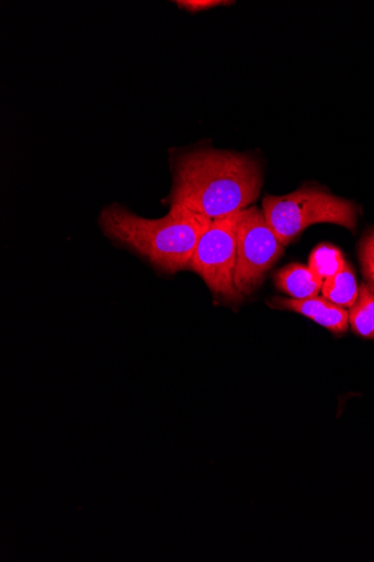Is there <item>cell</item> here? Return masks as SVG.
I'll list each match as a JSON object with an SVG mask.
<instances>
[{"label": "cell", "instance_id": "cell-1", "mask_svg": "<svg viewBox=\"0 0 374 562\" xmlns=\"http://www.w3.org/2000/svg\"><path fill=\"white\" fill-rule=\"evenodd\" d=\"M262 169L249 155L202 147L177 158L171 207L209 220L251 206L262 187Z\"/></svg>", "mask_w": 374, "mask_h": 562}, {"label": "cell", "instance_id": "cell-2", "mask_svg": "<svg viewBox=\"0 0 374 562\" xmlns=\"http://www.w3.org/2000/svg\"><path fill=\"white\" fill-rule=\"evenodd\" d=\"M212 222L178 206L162 218L147 220L118 203L110 204L99 216L106 237L167 274L190 268L197 243Z\"/></svg>", "mask_w": 374, "mask_h": 562}, {"label": "cell", "instance_id": "cell-3", "mask_svg": "<svg viewBox=\"0 0 374 562\" xmlns=\"http://www.w3.org/2000/svg\"><path fill=\"white\" fill-rule=\"evenodd\" d=\"M262 212L285 247L314 224H336L354 232L359 217L354 202L311 187L285 195H267Z\"/></svg>", "mask_w": 374, "mask_h": 562}, {"label": "cell", "instance_id": "cell-4", "mask_svg": "<svg viewBox=\"0 0 374 562\" xmlns=\"http://www.w3.org/2000/svg\"><path fill=\"white\" fill-rule=\"evenodd\" d=\"M241 212L213 220L201 236L190 268L199 274L219 300L241 301L236 285L237 232Z\"/></svg>", "mask_w": 374, "mask_h": 562}, {"label": "cell", "instance_id": "cell-5", "mask_svg": "<svg viewBox=\"0 0 374 562\" xmlns=\"http://www.w3.org/2000/svg\"><path fill=\"white\" fill-rule=\"evenodd\" d=\"M284 250L285 246L267 223L261 210L249 207L241 212L237 232L235 285L242 300L257 292Z\"/></svg>", "mask_w": 374, "mask_h": 562}, {"label": "cell", "instance_id": "cell-6", "mask_svg": "<svg viewBox=\"0 0 374 562\" xmlns=\"http://www.w3.org/2000/svg\"><path fill=\"white\" fill-rule=\"evenodd\" d=\"M269 305L273 310L297 313L336 336L344 335L350 327L349 312L325 296L305 300L273 297L269 301Z\"/></svg>", "mask_w": 374, "mask_h": 562}, {"label": "cell", "instance_id": "cell-7", "mask_svg": "<svg viewBox=\"0 0 374 562\" xmlns=\"http://www.w3.org/2000/svg\"><path fill=\"white\" fill-rule=\"evenodd\" d=\"M274 281L281 292L296 300L317 296L324 286V281L319 280L308 267L298 263H292L279 270Z\"/></svg>", "mask_w": 374, "mask_h": 562}, {"label": "cell", "instance_id": "cell-8", "mask_svg": "<svg viewBox=\"0 0 374 562\" xmlns=\"http://www.w3.org/2000/svg\"><path fill=\"white\" fill-rule=\"evenodd\" d=\"M348 312L352 331L362 338L374 339V292L367 284L359 286L358 297Z\"/></svg>", "mask_w": 374, "mask_h": 562}, {"label": "cell", "instance_id": "cell-9", "mask_svg": "<svg viewBox=\"0 0 374 562\" xmlns=\"http://www.w3.org/2000/svg\"><path fill=\"white\" fill-rule=\"evenodd\" d=\"M322 294L342 308H351L358 297L359 285L349 263L339 273L324 282Z\"/></svg>", "mask_w": 374, "mask_h": 562}, {"label": "cell", "instance_id": "cell-10", "mask_svg": "<svg viewBox=\"0 0 374 562\" xmlns=\"http://www.w3.org/2000/svg\"><path fill=\"white\" fill-rule=\"evenodd\" d=\"M347 262L342 251L331 244H320L310 254L308 268L324 282L339 273Z\"/></svg>", "mask_w": 374, "mask_h": 562}, {"label": "cell", "instance_id": "cell-11", "mask_svg": "<svg viewBox=\"0 0 374 562\" xmlns=\"http://www.w3.org/2000/svg\"><path fill=\"white\" fill-rule=\"evenodd\" d=\"M359 259L366 284L374 292V231L362 237L359 245Z\"/></svg>", "mask_w": 374, "mask_h": 562}, {"label": "cell", "instance_id": "cell-12", "mask_svg": "<svg viewBox=\"0 0 374 562\" xmlns=\"http://www.w3.org/2000/svg\"><path fill=\"white\" fill-rule=\"evenodd\" d=\"M178 7L190 13L205 12L218 7L230 5L231 2H223V0H180Z\"/></svg>", "mask_w": 374, "mask_h": 562}]
</instances>
